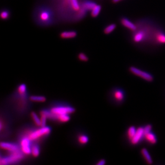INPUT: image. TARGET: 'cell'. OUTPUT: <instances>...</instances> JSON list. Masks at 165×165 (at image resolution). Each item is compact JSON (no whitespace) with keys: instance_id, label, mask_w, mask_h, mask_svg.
<instances>
[{"instance_id":"5b68a950","label":"cell","mask_w":165,"mask_h":165,"mask_svg":"<svg viewBox=\"0 0 165 165\" xmlns=\"http://www.w3.org/2000/svg\"><path fill=\"white\" fill-rule=\"evenodd\" d=\"M32 141L28 138V136H24L20 140V148L22 152L26 155H30L31 154L32 145L31 142Z\"/></svg>"},{"instance_id":"f546056e","label":"cell","mask_w":165,"mask_h":165,"mask_svg":"<svg viewBox=\"0 0 165 165\" xmlns=\"http://www.w3.org/2000/svg\"><path fill=\"white\" fill-rule=\"evenodd\" d=\"M121 1H122V0H112V2L114 3H118V2H119Z\"/></svg>"},{"instance_id":"d6986e66","label":"cell","mask_w":165,"mask_h":165,"mask_svg":"<svg viewBox=\"0 0 165 165\" xmlns=\"http://www.w3.org/2000/svg\"><path fill=\"white\" fill-rule=\"evenodd\" d=\"M116 25L115 24H111L107 26L104 29V33L105 34H110L116 28Z\"/></svg>"},{"instance_id":"484cf974","label":"cell","mask_w":165,"mask_h":165,"mask_svg":"<svg viewBox=\"0 0 165 165\" xmlns=\"http://www.w3.org/2000/svg\"><path fill=\"white\" fill-rule=\"evenodd\" d=\"M10 15V13L9 10H3L1 12V18L2 20H7L9 18Z\"/></svg>"},{"instance_id":"30bf717a","label":"cell","mask_w":165,"mask_h":165,"mask_svg":"<svg viewBox=\"0 0 165 165\" xmlns=\"http://www.w3.org/2000/svg\"><path fill=\"white\" fill-rule=\"evenodd\" d=\"M77 32L75 31H64L59 34V37L63 39H73L77 36Z\"/></svg>"},{"instance_id":"2e32d148","label":"cell","mask_w":165,"mask_h":165,"mask_svg":"<svg viewBox=\"0 0 165 165\" xmlns=\"http://www.w3.org/2000/svg\"><path fill=\"white\" fill-rule=\"evenodd\" d=\"M136 130L137 128H136L134 126H130L129 127L127 132V136L129 141H130L134 136L135 135L136 133Z\"/></svg>"},{"instance_id":"83f0119b","label":"cell","mask_w":165,"mask_h":165,"mask_svg":"<svg viewBox=\"0 0 165 165\" xmlns=\"http://www.w3.org/2000/svg\"><path fill=\"white\" fill-rule=\"evenodd\" d=\"M78 57L80 61H84V62L88 61V57L85 54H84L83 52H81V53L79 54V55L78 56Z\"/></svg>"},{"instance_id":"277c9868","label":"cell","mask_w":165,"mask_h":165,"mask_svg":"<svg viewBox=\"0 0 165 165\" xmlns=\"http://www.w3.org/2000/svg\"><path fill=\"white\" fill-rule=\"evenodd\" d=\"M130 72L138 77H140L142 79L151 82L153 80V77L151 74L145 71L141 70L136 67L132 66L129 68Z\"/></svg>"},{"instance_id":"9c48e42d","label":"cell","mask_w":165,"mask_h":165,"mask_svg":"<svg viewBox=\"0 0 165 165\" xmlns=\"http://www.w3.org/2000/svg\"><path fill=\"white\" fill-rule=\"evenodd\" d=\"M144 139L148 143L154 145L157 143V138L152 131L145 134Z\"/></svg>"},{"instance_id":"7c38bea8","label":"cell","mask_w":165,"mask_h":165,"mask_svg":"<svg viewBox=\"0 0 165 165\" xmlns=\"http://www.w3.org/2000/svg\"><path fill=\"white\" fill-rule=\"evenodd\" d=\"M141 153L143 156L144 159L146 161V162L149 164H152L153 163V160L152 159L151 155L148 150L145 148H143L141 150Z\"/></svg>"},{"instance_id":"8fae6325","label":"cell","mask_w":165,"mask_h":165,"mask_svg":"<svg viewBox=\"0 0 165 165\" xmlns=\"http://www.w3.org/2000/svg\"><path fill=\"white\" fill-rule=\"evenodd\" d=\"M121 24L125 26V28H128L129 30H132V31H136L137 29V27L136 25L132 23L131 21H130L128 19L123 18L121 20Z\"/></svg>"},{"instance_id":"7402d4cb","label":"cell","mask_w":165,"mask_h":165,"mask_svg":"<svg viewBox=\"0 0 165 165\" xmlns=\"http://www.w3.org/2000/svg\"><path fill=\"white\" fill-rule=\"evenodd\" d=\"M144 37V33L142 32H140L135 35L134 37V41L135 42L138 43L143 40Z\"/></svg>"},{"instance_id":"6da1fadb","label":"cell","mask_w":165,"mask_h":165,"mask_svg":"<svg viewBox=\"0 0 165 165\" xmlns=\"http://www.w3.org/2000/svg\"><path fill=\"white\" fill-rule=\"evenodd\" d=\"M51 132V128L46 126L44 127H40V128L29 133L28 136L31 141H35L39 138H43L44 136L48 135L50 134Z\"/></svg>"},{"instance_id":"52a82bcc","label":"cell","mask_w":165,"mask_h":165,"mask_svg":"<svg viewBox=\"0 0 165 165\" xmlns=\"http://www.w3.org/2000/svg\"><path fill=\"white\" fill-rule=\"evenodd\" d=\"M0 147L4 150H6L8 151L11 152H15L19 150L18 145L16 144L6 142H2L0 143Z\"/></svg>"},{"instance_id":"3957f363","label":"cell","mask_w":165,"mask_h":165,"mask_svg":"<svg viewBox=\"0 0 165 165\" xmlns=\"http://www.w3.org/2000/svg\"><path fill=\"white\" fill-rule=\"evenodd\" d=\"M51 112H52L55 116H57L63 114H70L73 113L75 112V109L70 106H56L52 107L50 109Z\"/></svg>"},{"instance_id":"4fadbf2b","label":"cell","mask_w":165,"mask_h":165,"mask_svg":"<svg viewBox=\"0 0 165 165\" xmlns=\"http://www.w3.org/2000/svg\"><path fill=\"white\" fill-rule=\"evenodd\" d=\"M97 5V4L90 1H86L85 2H83L82 4V8L83 9L85 10L86 11H89V10H91L93 9L95 6Z\"/></svg>"},{"instance_id":"e0dca14e","label":"cell","mask_w":165,"mask_h":165,"mask_svg":"<svg viewBox=\"0 0 165 165\" xmlns=\"http://www.w3.org/2000/svg\"><path fill=\"white\" fill-rule=\"evenodd\" d=\"M31 118L33 120L34 123L39 127L41 126V119L40 117L37 116V113L34 112H32L31 114Z\"/></svg>"},{"instance_id":"5bb4252c","label":"cell","mask_w":165,"mask_h":165,"mask_svg":"<svg viewBox=\"0 0 165 165\" xmlns=\"http://www.w3.org/2000/svg\"><path fill=\"white\" fill-rule=\"evenodd\" d=\"M30 99L34 102L37 103H44L46 101V98L45 96H37V95H33L30 97Z\"/></svg>"},{"instance_id":"ac0fdd59","label":"cell","mask_w":165,"mask_h":165,"mask_svg":"<svg viewBox=\"0 0 165 165\" xmlns=\"http://www.w3.org/2000/svg\"><path fill=\"white\" fill-rule=\"evenodd\" d=\"M102 6L101 5H96L95 8L92 10L91 11V16L93 18H96L98 17L101 12Z\"/></svg>"},{"instance_id":"f1b7e54d","label":"cell","mask_w":165,"mask_h":165,"mask_svg":"<svg viewBox=\"0 0 165 165\" xmlns=\"http://www.w3.org/2000/svg\"><path fill=\"white\" fill-rule=\"evenodd\" d=\"M106 164V161L104 159H101L100 160H99L97 164L96 165H104Z\"/></svg>"},{"instance_id":"9a60e30c","label":"cell","mask_w":165,"mask_h":165,"mask_svg":"<svg viewBox=\"0 0 165 165\" xmlns=\"http://www.w3.org/2000/svg\"><path fill=\"white\" fill-rule=\"evenodd\" d=\"M40 153V147L37 144H34L32 145L31 154L34 157H38Z\"/></svg>"},{"instance_id":"d4e9b609","label":"cell","mask_w":165,"mask_h":165,"mask_svg":"<svg viewBox=\"0 0 165 165\" xmlns=\"http://www.w3.org/2000/svg\"><path fill=\"white\" fill-rule=\"evenodd\" d=\"M27 91V87L25 84H21L19 86L18 88V92L20 95H25Z\"/></svg>"},{"instance_id":"cb8c5ba5","label":"cell","mask_w":165,"mask_h":165,"mask_svg":"<svg viewBox=\"0 0 165 165\" xmlns=\"http://www.w3.org/2000/svg\"><path fill=\"white\" fill-rule=\"evenodd\" d=\"M40 18L43 21L48 20L50 18V14L47 11H43L41 12L40 16Z\"/></svg>"},{"instance_id":"8992f818","label":"cell","mask_w":165,"mask_h":165,"mask_svg":"<svg viewBox=\"0 0 165 165\" xmlns=\"http://www.w3.org/2000/svg\"><path fill=\"white\" fill-rule=\"evenodd\" d=\"M144 136H145V133H144V127H140L137 128L136 134L130 142L133 145H138L140 143H141V141L144 138Z\"/></svg>"},{"instance_id":"603a6c76","label":"cell","mask_w":165,"mask_h":165,"mask_svg":"<svg viewBox=\"0 0 165 165\" xmlns=\"http://www.w3.org/2000/svg\"><path fill=\"white\" fill-rule=\"evenodd\" d=\"M71 4L74 11H79L80 10V6L78 0H70Z\"/></svg>"},{"instance_id":"4316f807","label":"cell","mask_w":165,"mask_h":165,"mask_svg":"<svg viewBox=\"0 0 165 165\" xmlns=\"http://www.w3.org/2000/svg\"><path fill=\"white\" fill-rule=\"evenodd\" d=\"M157 40L160 43L165 44V35L164 34L160 33L157 36Z\"/></svg>"},{"instance_id":"7a4b0ae2","label":"cell","mask_w":165,"mask_h":165,"mask_svg":"<svg viewBox=\"0 0 165 165\" xmlns=\"http://www.w3.org/2000/svg\"><path fill=\"white\" fill-rule=\"evenodd\" d=\"M23 154L21 150L11 152L9 156L7 157H1L0 160L1 165H8L14 164L21 160L23 158Z\"/></svg>"},{"instance_id":"ffe728a7","label":"cell","mask_w":165,"mask_h":165,"mask_svg":"<svg viewBox=\"0 0 165 165\" xmlns=\"http://www.w3.org/2000/svg\"><path fill=\"white\" fill-rule=\"evenodd\" d=\"M59 122H67L70 121V114H63L57 116V119Z\"/></svg>"},{"instance_id":"ba28073f","label":"cell","mask_w":165,"mask_h":165,"mask_svg":"<svg viewBox=\"0 0 165 165\" xmlns=\"http://www.w3.org/2000/svg\"><path fill=\"white\" fill-rule=\"evenodd\" d=\"M113 98L118 102H121L124 101L125 95L124 92L120 89H116L113 93Z\"/></svg>"},{"instance_id":"44dd1931","label":"cell","mask_w":165,"mask_h":165,"mask_svg":"<svg viewBox=\"0 0 165 165\" xmlns=\"http://www.w3.org/2000/svg\"><path fill=\"white\" fill-rule=\"evenodd\" d=\"M78 140L81 144L85 145L88 143L89 142V138L86 135L81 134L78 136Z\"/></svg>"}]
</instances>
